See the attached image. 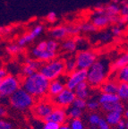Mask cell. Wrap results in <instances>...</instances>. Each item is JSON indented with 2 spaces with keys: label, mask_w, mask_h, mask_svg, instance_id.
Here are the masks:
<instances>
[{
  "label": "cell",
  "mask_w": 128,
  "mask_h": 129,
  "mask_svg": "<svg viewBox=\"0 0 128 129\" xmlns=\"http://www.w3.org/2000/svg\"><path fill=\"white\" fill-rule=\"evenodd\" d=\"M111 62L108 56L98 57L92 66L87 70L86 82L90 87L97 88L104 83L110 75Z\"/></svg>",
  "instance_id": "obj_1"
},
{
  "label": "cell",
  "mask_w": 128,
  "mask_h": 129,
  "mask_svg": "<svg viewBox=\"0 0 128 129\" xmlns=\"http://www.w3.org/2000/svg\"><path fill=\"white\" fill-rule=\"evenodd\" d=\"M48 84L49 81L39 72L34 73L29 76H24L21 83L22 89L33 98H43L46 96L48 94Z\"/></svg>",
  "instance_id": "obj_2"
},
{
  "label": "cell",
  "mask_w": 128,
  "mask_h": 129,
  "mask_svg": "<svg viewBox=\"0 0 128 129\" xmlns=\"http://www.w3.org/2000/svg\"><path fill=\"white\" fill-rule=\"evenodd\" d=\"M39 73H40L47 80L53 81L66 75L65 61L63 59H53L41 64Z\"/></svg>",
  "instance_id": "obj_3"
},
{
  "label": "cell",
  "mask_w": 128,
  "mask_h": 129,
  "mask_svg": "<svg viewBox=\"0 0 128 129\" xmlns=\"http://www.w3.org/2000/svg\"><path fill=\"white\" fill-rule=\"evenodd\" d=\"M9 99L11 106L20 111L30 109L34 105V98L22 88H19L14 94L11 95Z\"/></svg>",
  "instance_id": "obj_4"
},
{
  "label": "cell",
  "mask_w": 128,
  "mask_h": 129,
  "mask_svg": "<svg viewBox=\"0 0 128 129\" xmlns=\"http://www.w3.org/2000/svg\"><path fill=\"white\" fill-rule=\"evenodd\" d=\"M21 86L19 79L13 75H7L0 81V98H10Z\"/></svg>",
  "instance_id": "obj_5"
},
{
  "label": "cell",
  "mask_w": 128,
  "mask_h": 129,
  "mask_svg": "<svg viewBox=\"0 0 128 129\" xmlns=\"http://www.w3.org/2000/svg\"><path fill=\"white\" fill-rule=\"evenodd\" d=\"M75 62L77 69L80 70H88L92 64L97 60L98 55L94 51L87 49V50L79 51L75 56Z\"/></svg>",
  "instance_id": "obj_6"
},
{
  "label": "cell",
  "mask_w": 128,
  "mask_h": 129,
  "mask_svg": "<svg viewBox=\"0 0 128 129\" xmlns=\"http://www.w3.org/2000/svg\"><path fill=\"white\" fill-rule=\"evenodd\" d=\"M76 96L74 91H71L69 89L65 88L58 95L54 98H51V103L57 108H67L72 106V103L75 100Z\"/></svg>",
  "instance_id": "obj_7"
},
{
  "label": "cell",
  "mask_w": 128,
  "mask_h": 129,
  "mask_svg": "<svg viewBox=\"0 0 128 129\" xmlns=\"http://www.w3.org/2000/svg\"><path fill=\"white\" fill-rule=\"evenodd\" d=\"M87 79V71L86 70H80L76 69L73 73L69 74L66 78V88L69 89L71 91H74L76 86L80 83L86 82Z\"/></svg>",
  "instance_id": "obj_8"
},
{
  "label": "cell",
  "mask_w": 128,
  "mask_h": 129,
  "mask_svg": "<svg viewBox=\"0 0 128 129\" xmlns=\"http://www.w3.org/2000/svg\"><path fill=\"white\" fill-rule=\"evenodd\" d=\"M55 106L49 101H40L37 104H35L32 108L33 115L40 119L44 120L50 113L52 112Z\"/></svg>",
  "instance_id": "obj_9"
},
{
  "label": "cell",
  "mask_w": 128,
  "mask_h": 129,
  "mask_svg": "<svg viewBox=\"0 0 128 129\" xmlns=\"http://www.w3.org/2000/svg\"><path fill=\"white\" fill-rule=\"evenodd\" d=\"M66 78H67L66 75H64L55 80L50 81L48 88V94L50 97V99L58 95L66 88Z\"/></svg>",
  "instance_id": "obj_10"
},
{
  "label": "cell",
  "mask_w": 128,
  "mask_h": 129,
  "mask_svg": "<svg viewBox=\"0 0 128 129\" xmlns=\"http://www.w3.org/2000/svg\"><path fill=\"white\" fill-rule=\"evenodd\" d=\"M67 119V116H66V110L62 108H54L52 112L50 113L49 115L44 119L45 122H54L58 125H64L65 122Z\"/></svg>",
  "instance_id": "obj_11"
},
{
  "label": "cell",
  "mask_w": 128,
  "mask_h": 129,
  "mask_svg": "<svg viewBox=\"0 0 128 129\" xmlns=\"http://www.w3.org/2000/svg\"><path fill=\"white\" fill-rule=\"evenodd\" d=\"M31 56H33V59L40 61V62H48L50 60L55 59L56 56V53L50 52L47 49L45 50H39L34 48L31 50Z\"/></svg>",
  "instance_id": "obj_12"
},
{
  "label": "cell",
  "mask_w": 128,
  "mask_h": 129,
  "mask_svg": "<svg viewBox=\"0 0 128 129\" xmlns=\"http://www.w3.org/2000/svg\"><path fill=\"white\" fill-rule=\"evenodd\" d=\"M74 91L76 98H78V99L86 101L90 97V86L87 83V82H83V83L78 84L74 90Z\"/></svg>",
  "instance_id": "obj_13"
},
{
  "label": "cell",
  "mask_w": 128,
  "mask_h": 129,
  "mask_svg": "<svg viewBox=\"0 0 128 129\" xmlns=\"http://www.w3.org/2000/svg\"><path fill=\"white\" fill-rule=\"evenodd\" d=\"M128 64V55L127 53L122 54L119 57L116 59L110 66V72H116L123 67H127Z\"/></svg>",
  "instance_id": "obj_14"
},
{
  "label": "cell",
  "mask_w": 128,
  "mask_h": 129,
  "mask_svg": "<svg viewBox=\"0 0 128 129\" xmlns=\"http://www.w3.org/2000/svg\"><path fill=\"white\" fill-rule=\"evenodd\" d=\"M91 23L95 26L97 30H101L110 24L109 19L106 14H100V15H93L91 19Z\"/></svg>",
  "instance_id": "obj_15"
},
{
  "label": "cell",
  "mask_w": 128,
  "mask_h": 129,
  "mask_svg": "<svg viewBox=\"0 0 128 129\" xmlns=\"http://www.w3.org/2000/svg\"><path fill=\"white\" fill-rule=\"evenodd\" d=\"M50 36L56 40H65L67 36V30L65 25H58L49 30Z\"/></svg>",
  "instance_id": "obj_16"
},
{
  "label": "cell",
  "mask_w": 128,
  "mask_h": 129,
  "mask_svg": "<svg viewBox=\"0 0 128 129\" xmlns=\"http://www.w3.org/2000/svg\"><path fill=\"white\" fill-rule=\"evenodd\" d=\"M100 107L104 111L107 113L108 112H118L123 114L124 111V106L121 101L115 103H108V104H102L100 105Z\"/></svg>",
  "instance_id": "obj_17"
},
{
  "label": "cell",
  "mask_w": 128,
  "mask_h": 129,
  "mask_svg": "<svg viewBox=\"0 0 128 129\" xmlns=\"http://www.w3.org/2000/svg\"><path fill=\"white\" fill-rule=\"evenodd\" d=\"M117 83L116 81L107 80L104 83H102L100 86L102 93H110V94H116L117 90Z\"/></svg>",
  "instance_id": "obj_18"
},
{
  "label": "cell",
  "mask_w": 128,
  "mask_h": 129,
  "mask_svg": "<svg viewBox=\"0 0 128 129\" xmlns=\"http://www.w3.org/2000/svg\"><path fill=\"white\" fill-rule=\"evenodd\" d=\"M98 101H99V103H100V105H102V104H108V103L118 102V101H121L116 94L102 93V94L99 97Z\"/></svg>",
  "instance_id": "obj_19"
},
{
  "label": "cell",
  "mask_w": 128,
  "mask_h": 129,
  "mask_svg": "<svg viewBox=\"0 0 128 129\" xmlns=\"http://www.w3.org/2000/svg\"><path fill=\"white\" fill-rule=\"evenodd\" d=\"M105 7V14L108 17H115L119 16V11H120V6L117 3H110Z\"/></svg>",
  "instance_id": "obj_20"
},
{
  "label": "cell",
  "mask_w": 128,
  "mask_h": 129,
  "mask_svg": "<svg viewBox=\"0 0 128 129\" xmlns=\"http://www.w3.org/2000/svg\"><path fill=\"white\" fill-rule=\"evenodd\" d=\"M116 95L120 101H126L128 100V83H118Z\"/></svg>",
  "instance_id": "obj_21"
},
{
  "label": "cell",
  "mask_w": 128,
  "mask_h": 129,
  "mask_svg": "<svg viewBox=\"0 0 128 129\" xmlns=\"http://www.w3.org/2000/svg\"><path fill=\"white\" fill-rule=\"evenodd\" d=\"M123 118V114L118 112H108L106 115V122L109 125H115L116 126L117 123Z\"/></svg>",
  "instance_id": "obj_22"
},
{
  "label": "cell",
  "mask_w": 128,
  "mask_h": 129,
  "mask_svg": "<svg viewBox=\"0 0 128 129\" xmlns=\"http://www.w3.org/2000/svg\"><path fill=\"white\" fill-rule=\"evenodd\" d=\"M61 48L64 51L68 53H74V51H76L77 48H76V43L74 41V38H69L66 39L63 41L62 45H61Z\"/></svg>",
  "instance_id": "obj_23"
},
{
  "label": "cell",
  "mask_w": 128,
  "mask_h": 129,
  "mask_svg": "<svg viewBox=\"0 0 128 129\" xmlns=\"http://www.w3.org/2000/svg\"><path fill=\"white\" fill-rule=\"evenodd\" d=\"M116 75L115 81L118 83H127L128 82V67H123L116 72H114Z\"/></svg>",
  "instance_id": "obj_24"
},
{
  "label": "cell",
  "mask_w": 128,
  "mask_h": 129,
  "mask_svg": "<svg viewBox=\"0 0 128 129\" xmlns=\"http://www.w3.org/2000/svg\"><path fill=\"white\" fill-rule=\"evenodd\" d=\"M65 61V70H66V75H69L74 71L77 69L76 67V62L74 57H69L68 59Z\"/></svg>",
  "instance_id": "obj_25"
},
{
  "label": "cell",
  "mask_w": 128,
  "mask_h": 129,
  "mask_svg": "<svg viewBox=\"0 0 128 129\" xmlns=\"http://www.w3.org/2000/svg\"><path fill=\"white\" fill-rule=\"evenodd\" d=\"M36 38L31 34V32L29 31V32H27V33H25L24 35H22L21 38H19L18 43H17V44H18L21 48H22V47L26 46L27 44L30 43L31 41H33Z\"/></svg>",
  "instance_id": "obj_26"
},
{
  "label": "cell",
  "mask_w": 128,
  "mask_h": 129,
  "mask_svg": "<svg viewBox=\"0 0 128 129\" xmlns=\"http://www.w3.org/2000/svg\"><path fill=\"white\" fill-rule=\"evenodd\" d=\"M66 116L70 117L71 119L81 118V117L82 116V110L71 106V107L67 109V111H66Z\"/></svg>",
  "instance_id": "obj_27"
},
{
  "label": "cell",
  "mask_w": 128,
  "mask_h": 129,
  "mask_svg": "<svg viewBox=\"0 0 128 129\" xmlns=\"http://www.w3.org/2000/svg\"><path fill=\"white\" fill-rule=\"evenodd\" d=\"M79 27V30L80 31H82V32H95L97 31V29L95 28V26L91 22H83V23L80 24L78 25Z\"/></svg>",
  "instance_id": "obj_28"
},
{
  "label": "cell",
  "mask_w": 128,
  "mask_h": 129,
  "mask_svg": "<svg viewBox=\"0 0 128 129\" xmlns=\"http://www.w3.org/2000/svg\"><path fill=\"white\" fill-rule=\"evenodd\" d=\"M58 47H59V44H58V42L56 41V40H48V41H47L46 49L48 51L56 53Z\"/></svg>",
  "instance_id": "obj_29"
},
{
  "label": "cell",
  "mask_w": 128,
  "mask_h": 129,
  "mask_svg": "<svg viewBox=\"0 0 128 129\" xmlns=\"http://www.w3.org/2000/svg\"><path fill=\"white\" fill-rule=\"evenodd\" d=\"M66 30H67V35H71V36H78L80 34V30H79L78 25H74V24H70L66 26Z\"/></svg>",
  "instance_id": "obj_30"
},
{
  "label": "cell",
  "mask_w": 128,
  "mask_h": 129,
  "mask_svg": "<svg viewBox=\"0 0 128 129\" xmlns=\"http://www.w3.org/2000/svg\"><path fill=\"white\" fill-rule=\"evenodd\" d=\"M6 51L11 55H16V54H19L22 51V48L18 44L13 43V44L8 45L6 47Z\"/></svg>",
  "instance_id": "obj_31"
},
{
  "label": "cell",
  "mask_w": 128,
  "mask_h": 129,
  "mask_svg": "<svg viewBox=\"0 0 128 129\" xmlns=\"http://www.w3.org/2000/svg\"><path fill=\"white\" fill-rule=\"evenodd\" d=\"M69 127L71 129H84V125L81 118L71 119Z\"/></svg>",
  "instance_id": "obj_32"
},
{
  "label": "cell",
  "mask_w": 128,
  "mask_h": 129,
  "mask_svg": "<svg viewBox=\"0 0 128 129\" xmlns=\"http://www.w3.org/2000/svg\"><path fill=\"white\" fill-rule=\"evenodd\" d=\"M86 102L87 101H84V100L75 98L74 102L72 103V106L74 108H77V109H81V110H83L84 109H86Z\"/></svg>",
  "instance_id": "obj_33"
},
{
  "label": "cell",
  "mask_w": 128,
  "mask_h": 129,
  "mask_svg": "<svg viewBox=\"0 0 128 129\" xmlns=\"http://www.w3.org/2000/svg\"><path fill=\"white\" fill-rule=\"evenodd\" d=\"M100 107V103H99L98 100H90L88 102H86V108H88L91 111H96Z\"/></svg>",
  "instance_id": "obj_34"
},
{
  "label": "cell",
  "mask_w": 128,
  "mask_h": 129,
  "mask_svg": "<svg viewBox=\"0 0 128 129\" xmlns=\"http://www.w3.org/2000/svg\"><path fill=\"white\" fill-rule=\"evenodd\" d=\"M100 118H101V117H100V115H98L97 113H92V114H90V115L89 116V123L91 125H93V126H96V125H98Z\"/></svg>",
  "instance_id": "obj_35"
},
{
  "label": "cell",
  "mask_w": 128,
  "mask_h": 129,
  "mask_svg": "<svg viewBox=\"0 0 128 129\" xmlns=\"http://www.w3.org/2000/svg\"><path fill=\"white\" fill-rule=\"evenodd\" d=\"M43 30H44V26L41 25V24H38V25H36L35 27L32 28L30 32H31V34L33 35L35 38H37V37H39L42 32H43Z\"/></svg>",
  "instance_id": "obj_36"
},
{
  "label": "cell",
  "mask_w": 128,
  "mask_h": 129,
  "mask_svg": "<svg viewBox=\"0 0 128 129\" xmlns=\"http://www.w3.org/2000/svg\"><path fill=\"white\" fill-rule=\"evenodd\" d=\"M34 73H36V71L33 70L30 66L24 64L23 67H22V74L24 75V76H29V75L34 74Z\"/></svg>",
  "instance_id": "obj_37"
},
{
  "label": "cell",
  "mask_w": 128,
  "mask_h": 129,
  "mask_svg": "<svg viewBox=\"0 0 128 129\" xmlns=\"http://www.w3.org/2000/svg\"><path fill=\"white\" fill-rule=\"evenodd\" d=\"M110 32H111L112 36L118 37V36H120V35L123 33V29L115 24L114 26L112 27V29H111V31H110Z\"/></svg>",
  "instance_id": "obj_38"
},
{
  "label": "cell",
  "mask_w": 128,
  "mask_h": 129,
  "mask_svg": "<svg viewBox=\"0 0 128 129\" xmlns=\"http://www.w3.org/2000/svg\"><path fill=\"white\" fill-rule=\"evenodd\" d=\"M0 128L2 129H13V125L8 122L7 120H5L3 118H0Z\"/></svg>",
  "instance_id": "obj_39"
},
{
  "label": "cell",
  "mask_w": 128,
  "mask_h": 129,
  "mask_svg": "<svg viewBox=\"0 0 128 129\" xmlns=\"http://www.w3.org/2000/svg\"><path fill=\"white\" fill-rule=\"evenodd\" d=\"M60 127V125H58L54 122H45L43 125V129H58Z\"/></svg>",
  "instance_id": "obj_40"
},
{
  "label": "cell",
  "mask_w": 128,
  "mask_h": 129,
  "mask_svg": "<svg viewBox=\"0 0 128 129\" xmlns=\"http://www.w3.org/2000/svg\"><path fill=\"white\" fill-rule=\"evenodd\" d=\"M46 19L50 23H54V22H56V20H57V16H56V14L55 12H49L48 14V15H47Z\"/></svg>",
  "instance_id": "obj_41"
},
{
  "label": "cell",
  "mask_w": 128,
  "mask_h": 129,
  "mask_svg": "<svg viewBox=\"0 0 128 129\" xmlns=\"http://www.w3.org/2000/svg\"><path fill=\"white\" fill-rule=\"evenodd\" d=\"M97 126H98L99 129H110V125L107 123L104 118H100V122H99Z\"/></svg>",
  "instance_id": "obj_42"
},
{
  "label": "cell",
  "mask_w": 128,
  "mask_h": 129,
  "mask_svg": "<svg viewBox=\"0 0 128 129\" xmlns=\"http://www.w3.org/2000/svg\"><path fill=\"white\" fill-rule=\"evenodd\" d=\"M119 16H128V5L124 4L120 6Z\"/></svg>",
  "instance_id": "obj_43"
},
{
  "label": "cell",
  "mask_w": 128,
  "mask_h": 129,
  "mask_svg": "<svg viewBox=\"0 0 128 129\" xmlns=\"http://www.w3.org/2000/svg\"><path fill=\"white\" fill-rule=\"evenodd\" d=\"M112 39V34L110 31H105L101 34V40L104 42H108Z\"/></svg>",
  "instance_id": "obj_44"
},
{
  "label": "cell",
  "mask_w": 128,
  "mask_h": 129,
  "mask_svg": "<svg viewBox=\"0 0 128 129\" xmlns=\"http://www.w3.org/2000/svg\"><path fill=\"white\" fill-rule=\"evenodd\" d=\"M116 126V129H127V122H126L125 119L122 118L118 122Z\"/></svg>",
  "instance_id": "obj_45"
},
{
  "label": "cell",
  "mask_w": 128,
  "mask_h": 129,
  "mask_svg": "<svg viewBox=\"0 0 128 129\" xmlns=\"http://www.w3.org/2000/svg\"><path fill=\"white\" fill-rule=\"evenodd\" d=\"M46 47H47V41L42 40V41L39 42L38 44L36 45L35 48H37L39 50H45V49H46Z\"/></svg>",
  "instance_id": "obj_46"
},
{
  "label": "cell",
  "mask_w": 128,
  "mask_h": 129,
  "mask_svg": "<svg viewBox=\"0 0 128 129\" xmlns=\"http://www.w3.org/2000/svg\"><path fill=\"white\" fill-rule=\"evenodd\" d=\"M7 75V72L5 68L0 67V78H4L5 76Z\"/></svg>",
  "instance_id": "obj_47"
},
{
  "label": "cell",
  "mask_w": 128,
  "mask_h": 129,
  "mask_svg": "<svg viewBox=\"0 0 128 129\" xmlns=\"http://www.w3.org/2000/svg\"><path fill=\"white\" fill-rule=\"evenodd\" d=\"M6 115V109L0 105V117H4Z\"/></svg>",
  "instance_id": "obj_48"
},
{
  "label": "cell",
  "mask_w": 128,
  "mask_h": 129,
  "mask_svg": "<svg viewBox=\"0 0 128 129\" xmlns=\"http://www.w3.org/2000/svg\"><path fill=\"white\" fill-rule=\"evenodd\" d=\"M58 129H71L70 127H69V125H60V127Z\"/></svg>",
  "instance_id": "obj_49"
},
{
  "label": "cell",
  "mask_w": 128,
  "mask_h": 129,
  "mask_svg": "<svg viewBox=\"0 0 128 129\" xmlns=\"http://www.w3.org/2000/svg\"><path fill=\"white\" fill-rule=\"evenodd\" d=\"M124 117H125V118H127V117H128V111L127 110H124Z\"/></svg>",
  "instance_id": "obj_50"
},
{
  "label": "cell",
  "mask_w": 128,
  "mask_h": 129,
  "mask_svg": "<svg viewBox=\"0 0 128 129\" xmlns=\"http://www.w3.org/2000/svg\"><path fill=\"white\" fill-rule=\"evenodd\" d=\"M0 37H1V32H0Z\"/></svg>",
  "instance_id": "obj_51"
},
{
  "label": "cell",
  "mask_w": 128,
  "mask_h": 129,
  "mask_svg": "<svg viewBox=\"0 0 128 129\" xmlns=\"http://www.w3.org/2000/svg\"><path fill=\"white\" fill-rule=\"evenodd\" d=\"M1 79H2V78H0V81H1Z\"/></svg>",
  "instance_id": "obj_52"
},
{
  "label": "cell",
  "mask_w": 128,
  "mask_h": 129,
  "mask_svg": "<svg viewBox=\"0 0 128 129\" xmlns=\"http://www.w3.org/2000/svg\"><path fill=\"white\" fill-rule=\"evenodd\" d=\"M0 129H2V128H0Z\"/></svg>",
  "instance_id": "obj_53"
}]
</instances>
